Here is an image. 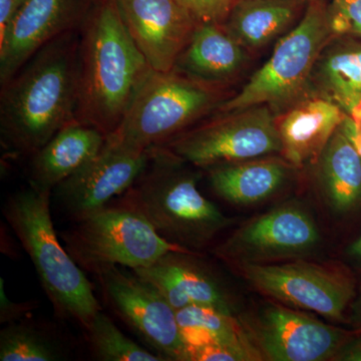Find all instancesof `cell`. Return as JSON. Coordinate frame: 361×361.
<instances>
[{"label": "cell", "instance_id": "obj_1", "mask_svg": "<svg viewBox=\"0 0 361 361\" xmlns=\"http://www.w3.org/2000/svg\"><path fill=\"white\" fill-rule=\"evenodd\" d=\"M80 30L42 47L0 92V137L11 155L32 157L75 120Z\"/></svg>", "mask_w": 361, "mask_h": 361}, {"label": "cell", "instance_id": "obj_2", "mask_svg": "<svg viewBox=\"0 0 361 361\" xmlns=\"http://www.w3.org/2000/svg\"><path fill=\"white\" fill-rule=\"evenodd\" d=\"M80 58L75 121L108 137L153 71L128 32L116 0H97L80 28Z\"/></svg>", "mask_w": 361, "mask_h": 361}, {"label": "cell", "instance_id": "obj_3", "mask_svg": "<svg viewBox=\"0 0 361 361\" xmlns=\"http://www.w3.org/2000/svg\"><path fill=\"white\" fill-rule=\"evenodd\" d=\"M186 161L163 146L149 149L148 165L121 199L141 214L170 243L201 248L232 223L197 187Z\"/></svg>", "mask_w": 361, "mask_h": 361}, {"label": "cell", "instance_id": "obj_4", "mask_svg": "<svg viewBox=\"0 0 361 361\" xmlns=\"http://www.w3.org/2000/svg\"><path fill=\"white\" fill-rule=\"evenodd\" d=\"M51 196L30 187L7 199L4 216L32 259L54 312L87 329L101 305L84 270L59 242L49 208Z\"/></svg>", "mask_w": 361, "mask_h": 361}, {"label": "cell", "instance_id": "obj_5", "mask_svg": "<svg viewBox=\"0 0 361 361\" xmlns=\"http://www.w3.org/2000/svg\"><path fill=\"white\" fill-rule=\"evenodd\" d=\"M224 87L197 80L177 68L152 71L106 144L144 153L187 130L224 103Z\"/></svg>", "mask_w": 361, "mask_h": 361}, {"label": "cell", "instance_id": "obj_6", "mask_svg": "<svg viewBox=\"0 0 361 361\" xmlns=\"http://www.w3.org/2000/svg\"><path fill=\"white\" fill-rule=\"evenodd\" d=\"M329 4L308 0L301 20L279 40L272 56L252 75L236 96L218 108L219 113L251 106H290L310 89L311 75L324 47L334 39Z\"/></svg>", "mask_w": 361, "mask_h": 361}, {"label": "cell", "instance_id": "obj_7", "mask_svg": "<svg viewBox=\"0 0 361 361\" xmlns=\"http://www.w3.org/2000/svg\"><path fill=\"white\" fill-rule=\"evenodd\" d=\"M77 223L63 234L66 249L82 270L96 275L114 266L148 267L169 252H193L170 243L144 216L121 204Z\"/></svg>", "mask_w": 361, "mask_h": 361}, {"label": "cell", "instance_id": "obj_8", "mask_svg": "<svg viewBox=\"0 0 361 361\" xmlns=\"http://www.w3.org/2000/svg\"><path fill=\"white\" fill-rule=\"evenodd\" d=\"M220 114L161 146L203 168L281 154L276 116L269 106Z\"/></svg>", "mask_w": 361, "mask_h": 361}, {"label": "cell", "instance_id": "obj_9", "mask_svg": "<svg viewBox=\"0 0 361 361\" xmlns=\"http://www.w3.org/2000/svg\"><path fill=\"white\" fill-rule=\"evenodd\" d=\"M239 269L264 295L332 320L343 318L355 295L353 279L341 270L326 265L304 261L284 264L244 263Z\"/></svg>", "mask_w": 361, "mask_h": 361}, {"label": "cell", "instance_id": "obj_10", "mask_svg": "<svg viewBox=\"0 0 361 361\" xmlns=\"http://www.w3.org/2000/svg\"><path fill=\"white\" fill-rule=\"evenodd\" d=\"M97 276L116 312L161 357L190 361L177 310L153 285L120 266L108 268Z\"/></svg>", "mask_w": 361, "mask_h": 361}, {"label": "cell", "instance_id": "obj_11", "mask_svg": "<svg viewBox=\"0 0 361 361\" xmlns=\"http://www.w3.org/2000/svg\"><path fill=\"white\" fill-rule=\"evenodd\" d=\"M355 334L274 303L262 310L249 336L263 360L322 361L334 360Z\"/></svg>", "mask_w": 361, "mask_h": 361}, {"label": "cell", "instance_id": "obj_12", "mask_svg": "<svg viewBox=\"0 0 361 361\" xmlns=\"http://www.w3.org/2000/svg\"><path fill=\"white\" fill-rule=\"evenodd\" d=\"M97 0H27L0 35V85L33 54L66 32L82 28Z\"/></svg>", "mask_w": 361, "mask_h": 361}, {"label": "cell", "instance_id": "obj_13", "mask_svg": "<svg viewBox=\"0 0 361 361\" xmlns=\"http://www.w3.org/2000/svg\"><path fill=\"white\" fill-rule=\"evenodd\" d=\"M318 241L319 233L310 215L299 207L283 206L240 227L216 254L238 265L258 263L301 255Z\"/></svg>", "mask_w": 361, "mask_h": 361}, {"label": "cell", "instance_id": "obj_14", "mask_svg": "<svg viewBox=\"0 0 361 361\" xmlns=\"http://www.w3.org/2000/svg\"><path fill=\"white\" fill-rule=\"evenodd\" d=\"M149 159V149L132 153L106 142L94 159L61 183L54 192L68 215L78 222L125 194L144 172Z\"/></svg>", "mask_w": 361, "mask_h": 361}, {"label": "cell", "instance_id": "obj_15", "mask_svg": "<svg viewBox=\"0 0 361 361\" xmlns=\"http://www.w3.org/2000/svg\"><path fill=\"white\" fill-rule=\"evenodd\" d=\"M128 32L149 66L175 68L198 21L175 0H116Z\"/></svg>", "mask_w": 361, "mask_h": 361}, {"label": "cell", "instance_id": "obj_16", "mask_svg": "<svg viewBox=\"0 0 361 361\" xmlns=\"http://www.w3.org/2000/svg\"><path fill=\"white\" fill-rule=\"evenodd\" d=\"M132 271L153 285L176 310L200 305L232 314L229 296L194 252H169L148 267Z\"/></svg>", "mask_w": 361, "mask_h": 361}, {"label": "cell", "instance_id": "obj_17", "mask_svg": "<svg viewBox=\"0 0 361 361\" xmlns=\"http://www.w3.org/2000/svg\"><path fill=\"white\" fill-rule=\"evenodd\" d=\"M345 116L336 103L314 94L287 106L276 116L285 160L293 167L318 160Z\"/></svg>", "mask_w": 361, "mask_h": 361}, {"label": "cell", "instance_id": "obj_18", "mask_svg": "<svg viewBox=\"0 0 361 361\" xmlns=\"http://www.w3.org/2000/svg\"><path fill=\"white\" fill-rule=\"evenodd\" d=\"M106 135L90 126L73 121L59 130L30 158L28 183L40 194H51L102 151Z\"/></svg>", "mask_w": 361, "mask_h": 361}, {"label": "cell", "instance_id": "obj_19", "mask_svg": "<svg viewBox=\"0 0 361 361\" xmlns=\"http://www.w3.org/2000/svg\"><path fill=\"white\" fill-rule=\"evenodd\" d=\"M310 89L361 118V42L348 37L330 40L316 61Z\"/></svg>", "mask_w": 361, "mask_h": 361}, {"label": "cell", "instance_id": "obj_20", "mask_svg": "<svg viewBox=\"0 0 361 361\" xmlns=\"http://www.w3.org/2000/svg\"><path fill=\"white\" fill-rule=\"evenodd\" d=\"M245 49L222 25L199 23L174 68L202 82L224 87L245 65Z\"/></svg>", "mask_w": 361, "mask_h": 361}, {"label": "cell", "instance_id": "obj_21", "mask_svg": "<svg viewBox=\"0 0 361 361\" xmlns=\"http://www.w3.org/2000/svg\"><path fill=\"white\" fill-rule=\"evenodd\" d=\"M290 167V163L280 159L256 158L213 166L209 177L221 198L237 205H249L274 194Z\"/></svg>", "mask_w": 361, "mask_h": 361}, {"label": "cell", "instance_id": "obj_22", "mask_svg": "<svg viewBox=\"0 0 361 361\" xmlns=\"http://www.w3.org/2000/svg\"><path fill=\"white\" fill-rule=\"evenodd\" d=\"M306 0H236L223 27L244 49L265 47L286 32Z\"/></svg>", "mask_w": 361, "mask_h": 361}, {"label": "cell", "instance_id": "obj_23", "mask_svg": "<svg viewBox=\"0 0 361 361\" xmlns=\"http://www.w3.org/2000/svg\"><path fill=\"white\" fill-rule=\"evenodd\" d=\"M177 319L188 353L191 349L219 344L236 349L248 360H263L245 327L229 313L207 306L190 305L177 310Z\"/></svg>", "mask_w": 361, "mask_h": 361}, {"label": "cell", "instance_id": "obj_24", "mask_svg": "<svg viewBox=\"0 0 361 361\" xmlns=\"http://www.w3.org/2000/svg\"><path fill=\"white\" fill-rule=\"evenodd\" d=\"M320 183L330 205L348 211L361 201V158L353 142L339 129L318 159Z\"/></svg>", "mask_w": 361, "mask_h": 361}, {"label": "cell", "instance_id": "obj_25", "mask_svg": "<svg viewBox=\"0 0 361 361\" xmlns=\"http://www.w3.org/2000/svg\"><path fill=\"white\" fill-rule=\"evenodd\" d=\"M65 358L66 353L61 344L27 320L8 323L1 330V361H58Z\"/></svg>", "mask_w": 361, "mask_h": 361}, {"label": "cell", "instance_id": "obj_26", "mask_svg": "<svg viewBox=\"0 0 361 361\" xmlns=\"http://www.w3.org/2000/svg\"><path fill=\"white\" fill-rule=\"evenodd\" d=\"M92 351L103 361H164L129 338L104 313L97 312L87 329Z\"/></svg>", "mask_w": 361, "mask_h": 361}, {"label": "cell", "instance_id": "obj_27", "mask_svg": "<svg viewBox=\"0 0 361 361\" xmlns=\"http://www.w3.org/2000/svg\"><path fill=\"white\" fill-rule=\"evenodd\" d=\"M329 11L336 37H361V0H332Z\"/></svg>", "mask_w": 361, "mask_h": 361}, {"label": "cell", "instance_id": "obj_28", "mask_svg": "<svg viewBox=\"0 0 361 361\" xmlns=\"http://www.w3.org/2000/svg\"><path fill=\"white\" fill-rule=\"evenodd\" d=\"M199 23L223 25L236 0H175Z\"/></svg>", "mask_w": 361, "mask_h": 361}, {"label": "cell", "instance_id": "obj_29", "mask_svg": "<svg viewBox=\"0 0 361 361\" xmlns=\"http://www.w3.org/2000/svg\"><path fill=\"white\" fill-rule=\"evenodd\" d=\"M190 361H249L236 349L219 344H210L189 350Z\"/></svg>", "mask_w": 361, "mask_h": 361}, {"label": "cell", "instance_id": "obj_30", "mask_svg": "<svg viewBox=\"0 0 361 361\" xmlns=\"http://www.w3.org/2000/svg\"><path fill=\"white\" fill-rule=\"evenodd\" d=\"M35 308L32 302H13L7 297L4 291V279L1 278L0 286V322L8 324L25 319L28 314Z\"/></svg>", "mask_w": 361, "mask_h": 361}, {"label": "cell", "instance_id": "obj_31", "mask_svg": "<svg viewBox=\"0 0 361 361\" xmlns=\"http://www.w3.org/2000/svg\"><path fill=\"white\" fill-rule=\"evenodd\" d=\"M27 0H0V35H4Z\"/></svg>", "mask_w": 361, "mask_h": 361}, {"label": "cell", "instance_id": "obj_32", "mask_svg": "<svg viewBox=\"0 0 361 361\" xmlns=\"http://www.w3.org/2000/svg\"><path fill=\"white\" fill-rule=\"evenodd\" d=\"M341 130L353 142L361 158V118L346 115L341 126Z\"/></svg>", "mask_w": 361, "mask_h": 361}, {"label": "cell", "instance_id": "obj_33", "mask_svg": "<svg viewBox=\"0 0 361 361\" xmlns=\"http://www.w3.org/2000/svg\"><path fill=\"white\" fill-rule=\"evenodd\" d=\"M336 360L361 361V334L353 336L334 356Z\"/></svg>", "mask_w": 361, "mask_h": 361}, {"label": "cell", "instance_id": "obj_34", "mask_svg": "<svg viewBox=\"0 0 361 361\" xmlns=\"http://www.w3.org/2000/svg\"><path fill=\"white\" fill-rule=\"evenodd\" d=\"M350 252L353 255L361 258V237L351 246Z\"/></svg>", "mask_w": 361, "mask_h": 361}]
</instances>
